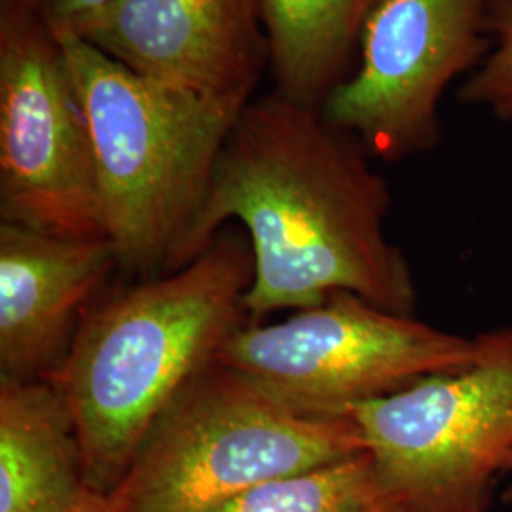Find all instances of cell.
Instances as JSON below:
<instances>
[{"instance_id":"9","label":"cell","mask_w":512,"mask_h":512,"mask_svg":"<svg viewBox=\"0 0 512 512\" xmlns=\"http://www.w3.org/2000/svg\"><path fill=\"white\" fill-rule=\"evenodd\" d=\"M73 35L133 73L234 107L270 67L260 0H110Z\"/></svg>"},{"instance_id":"2","label":"cell","mask_w":512,"mask_h":512,"mask_svg":"<svg viewBox=\"0 0 512 512\" xmlns=\"http://www.w3.org/2000/svg\"><path fill=\"white\" fill-rule=\"evenodd\" d=\"M253 251L241 228L164 277L93 304L46 378L73 414L86 482L110 492L165 410L241 327Z\"/></svg>"},{"instance_id":"13","label":"cell","mask_w":512,"mask_h":512,"mask_svg":"<svg viewBox=\"0 0 512 512\" xmlns=\"http://www.w3.org/2000/svg\"><path fill=\"white\" fill-rule=\"evenodd\" d=\"M215 512H404L368 452L275 478Z\"/></svg>"},{"instance_id":"14","label":"cell","mask_w":512,"mask_h":512,"mask_svg":"<svg viewBox=\"0 0 512 512\" xmlns=\"http://www.w3.org/2000/svg\"><path fill=\"white\" fill-rule=\"evenodd\" d=\"M490 29L494 50L461 86L459 99L512 122V0L492 2Z\"/></svg>"},{"instance_id":"1","label":"cell","mask_w":512,"mask_h":512,"mask_svg":"<svg viewBox=\"0 0 512 512\" xmlns=\"http://www.w3.org/2000/svg\"><path fill=\"white\" fill-rule=\"evenodd\" d=\"M357 137L277 92L245 105L220 154L184 264L236 222L253 251L245 313L308 310L353 293L412 315L416 285L385 236L391 194Z\"/></svg>"},{"instance_id":"6","label":"cell","mask_w":512,"mask_h":512,"mask_svg":"<svg viewBox=\"0 0 512 512\" xmlns=\"http://www.w3.org/2000/svg\"><path fill=\"white\" fill-rule=\"evenodd\" d=\"M476 338L473 363L349 412L404 512H488L512 454V327Z\"/></svg>"},{"instance_id":"4","label":"cell","mask_w":512,"mask_h":512,"mask_svg":"<svg viewBox=\"0 0 512 512\" xmlns=\"http://www.w3.org/2000/svg\"><path fill=\"white\" fill-rule=\"evenodd\" d=\"M363 452L353 418L300 414L213 363L156 421L110 494L124 512H215L264 482Z\"/></svg>"},{"instance_id":"12","label":"cell","mask_w":512,"mask_h":512,"mask_svg":"<svg viewBox=\"0 0 512 512\" xmlns=\"http://www.w3.org/2000/svg\"><path fill=\"white\" fill-rule=\"evenodd\" d=\"M380 0H260L274 92L319 109L357 67L366 19Z\"/></svg>"},{"instance_id":"17","label":"cell","mask_w":512,"mask_h":512,"mask_svg":"<svg viewBox=\"0 0 512 512\" xmlns=\"http://www.w3.org/2000/svg\"><path fill=\"white\" fill-rule=\"evenodd\" d=\"M503 475H512V454L509 456V459L505 461V465H503ZM505 499H512V482L511 486H509V490H507V494H505Z\"/></svg>"},{"instance_id":"8","label":"cell","mask_w":512,"mask_h":512,"mask_svg":"<svg viewBox=\"0 0 512 512\" xmlns=\"http://www.w3.org/2000/svg\"><path fill=\"white\" fill-rule=\"evenodd\" d=\"M494 0H380L366 19L357 67L321 114L370 158L397 162L437 147L439 103L494 48Z\"/></svg>"},{"instance_id":"3","label":"cell","mask_w":512,"mask_h":512,"mask_svg":"<svg viewBox=\"0 0 512 512\" xmlns=\"http://www.w3.org/2000/svg\"><path fill=\"white\" fill-rule=\"evenodd\" d=\"M55 35L86 110L105 234L118 266L179 270L245 107L175 90L73 33Z\"/></svg>"},{"instance_id":"5","label":"cell","mask_w":512,"mask_h":512,"mask_svg":"<svg viewBox=\"0 0 512 512\" xmlns=\"http://www.w3.org/2000/svg\"><path fill=\"white\" fill-rule=\"evenodd\" d=\"M478 338L435 329L353 293L283 323L234 330L217 361L296 412L346 418L359 404L473 363Z\"/></svg>"},{"instance_id":"16","label":"cell","mask_w":512,"mask_h":512,"mask_svg":"<svg viewBox=\"0 0 512 512\" xmlns=\"http://www.w3.org/2000/svg\"><path fill=\"white\" fill-rule=\"evenodd\" d=\"M73 512H124L110 492L88 490Z\"/></svg>"},{"instance_id":"11","label":"cell","mask_w":512,"mask_h":512,"mask_svg":"<svg viewBox=\"0 0 512 512\" xmlns=\"http://www.w3.org/2000/svg\"><path fill=\"white\" fill-rule=\"evenodd\" d=\"M88 490L61 393L46 380L0 376V512H73Z\"/></svg>"},{"instance_id":"7","label":"cell","mask_w":512,"mask_h":512,"mask_svg":"<svg viewBox=\"0 0 512 512\" xmlns=\"http://www.w3.org/2000/svg\"><path fill=\"white\" fill-rule=\"evenodd\" d=\"M0 219L107 239L86 110L54 29L23 0H0Z\"/></svg>"},{"instance_id":"15","label":"cell","mask_w":512,"mask_h":512,"mask_svg":"<svg viewBox=\"0 0 512 512\" xmlns=\"http://www.w3.org/2000/svg\"><path fill=\"white\" fill-rule=\"evenodd\" d=\"M55 33H73L82 23L101 12L110 0H23Z\"/></svg>"},{"instance_id":"10","label":"cell","mask_w":512,"mask_h":512,"mask_svg":"<svg viewBox=\"0 0 512 512\" xmlns=\"http://www.w3.org/2000/svg\"><path fill=\"white\" fill-rule=\"evenodd\" d=\"M116 268L109 239L61 238L2 222L0 376L46 380Z\"/></svg>"}]
</instances>
